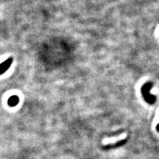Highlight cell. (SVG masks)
Returning a JSON list of instances; mask_svg holds the SVG:
<instances>
[{
	"label": "cell",
	"mask_w": 159,
	"mask_h": 159,
	"mask_svg": "<svg viewBox=\"0 0 159 159\" xmlns=\"http://www.w3.org/2000/svg\"><path fill=\"white\" fill-rule=\"evenodd\" d=\"M12 63H13V57H9L8 59L6 60L5 61H4L3 63L0 64V75L4 74L7 71Z\"/></svg>",
	"instance_id": "3957f363"
},
{
	"label": "cell",
	"mask_w": 159,
	"mask_h": 159,
	"mask_svg": "<svg viewBox=\"0 0 159 159\" xmlns=\"http://www.w3.org/2000/svg\"><path fill=\"white\" fill-rule=\"evenodd\" d=\"M127 135L124 134L120 135V136L118 137H114V138H107L103 140V144L105 145H108V144H116L117 142H121L122 140H124V139L126 138Z\"/></svg>",
	"instance_id": "7a4b0ae2"
},
{
	"label": "cell",
	"mask_w": 159,
	"mask_h": 159,
	"mask_svg": "<svg viewBox=\"0 0 159 159\" xmlns=\"http://www.w3.org/2000/svg\"><path fill=\"white\" fill-rule=\"evenodd\" d=\"M152 87V83L151 82H148L143 85L142 88V94L144 99H145L147 102L149 104H154L156 102V97L153 95H151L150 91V89Z\"/></svg>",
	"instance_id": "6da1fadb"
},
{
	"label": "cell",
	"mask_w": 159,
	"mask_h": 159,
	"mask_svg": "<svg viewBox=\"0 0 159 159\" xmlns=\"http://www.w3.org/2000/svg\"><path fill=\"white\" fill-rule=\"evenodd\" d=\"M18 103H19V97H18L17 96H16V95L11 97L8 100V105L11 107L16 106Z\"/></svg>",
	"instance_id": "277c9868"
},
{
	"label": "cell",
	"mask_w": 159,
	"mask_h": 159,
	"mask_svg": "<svg viewBox=\"0 0 159 159\" xmlns=\"http://www.w3.org/2000/svg\"><path fill=\"white\" fill-rule=\"evenodd\" d=\"M157 130H158V131L159 132V124L157 125Z\"/></svg>",
	"instance_id": "5b68a950"
}]
</instances>
